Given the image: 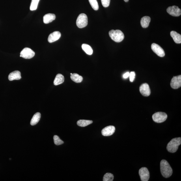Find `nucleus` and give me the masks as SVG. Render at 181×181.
<instances>
[{"label": "nucleus", "instance_id": "obj_1", "mask_svg": "<svg viewBox=\"0 0 181 181\" xmlns=\"http://www.w3.org/2000/svg\"><path fill=\"white\" fill-rule=\"evenodd\" d=\"M160 171L162 176L165 178H169L172 174V169L168 162L162 160L160 162Z\"/></svg>", "mask_w": 181, "mask_h": 181}, {"label": "nucleus", "instance_id": "obj_2", "mask_svg": "<svg viewBox=\"0 0 181 181\" xmlns=\"http://www.w3.org/2000/svg\"><path fill=\"white\" fill-rule=\"evenodd\" d=\"M181 144V138H175L171 140L167 146L168 151L172 153L175 152L178 149V146Z\"/></svg>", "mask_w": 181, "mask_h": 181}, {"label": "nucleus", "instance_id": "obj_3", "mask_svg": "<svg viewBox=\"0 0 181 181\" xmlns=\"http://www.w3.org/2000/svg\"><path fill=\"white\" fill-rule=\"evenodd\" d=\"M109 35L111 39L116 42H120L124 40V34L120 30H112L109 32Z\"/></svg>", "mask_w": 181, "mask_h": 181}, {"label": "nucleus", "instance_id": "obj_4", "mask_svg": "<svg viewBox=\"0 0 181 181\" xmlns=\"http://www.w3.org/2000/svg\"><path fill=\"white\" fill-rule=\"evenodd\" d=\"M88 23V17L85 14H81L77 18L76 21L77 26L80 28L86 27Z\"/></svg>", "mask_w": 181, "mask_h": 181}, {"label": "nucleus", "instance_id": "obj_5", "mask_svg": "<svg viewBox=\"0 0 181 181\" xmlns=\"http://www.w3.org/2000/svg\"><path fill=\"white\" fill-rule=\"evenodd\" d=\"M167 118V114L163 112H157L152 116L153 120L154 121L158 123L165 122Z\"/></svg>", "mask_w": 181, "mask_h": 181}, {"label": "nucleus", "instance_id": "obj_6", "mask_svg": "<svg viewBox=\"0 0 181 181\" xmlns=\"http://www.w3.org/2000/svg\"><path fill=\"white\" fill-rule=\"evenodd\" d=\"M35 55V53L33 50L26 47L21 51L20 57L25 59H29L33 58Z\"/></svg>", "mask_w": 181, "mask_h": 181}, {"label": "nucleus", "instance_id": "obj_7", "mask_svg": "<svg viewBox=\"0 0 181 181\" xmlns=\"http://www.w3.org/2000/svg\"><path fill=\"white\" fill-rule=\"evenodd\" d=\"M139 174L141 181H148L150 178V173L146 167H142L139 170Z\"/></svg>", "mask_w": 181, "mask_h": 181}, {"label": "nucleus", "instance_id": "obj_8", "mask_svg": "<svg viewBox=\"0 0 181 181\" xmlns=\"http://www.w3.org/2000/svg\"><path fill=\"white\" fill-rule=\"evenodd\" d=\"M167 12L170 15L174 17H178L181 14V10L177 6H169L167 8Z\"/></svg>", "mask_w": 181, "mask_h": 181}, {"label": "nucleus", "instance_id": "obj_9", "mask_svg": "<svg viewBox=\"0 0 181 181\" xmlns=\"http://www.w3.org/2000/svg\"><path fill=\"white\" fill-rule=\"evenodd\" d=\"M151 48L154 53L159 57H164L165 53L164 50L158 44L153 43L151 45Z\"/></svg>", "mask_w": 181, "mask_h": 181}, {"label": "nucleus", "instance_id": "obj_10", "mask_svg": "<svg viewBox=\"0 0 181 181\" xmlns=\"http://www.w3.org/2000/svg\"><path fill=\"white\" fill-rule=\"evenodd\" d=\"M171 85L174 89H177L181 87V75L174 77L171 79Z\"/></svg>", "mask_w": 181, "mask_h": 181}, {"label": "nucleus", "instance_id": "obj_11", "mask_svg": "<svg viewBox=\"0 0 181 181\" xmlns=\"http://www.w3.org/2000/svg\"><path fill=\"white\" fill-rule=\"evenodd\" d=\"M115 127L113 126H108L106 127L101 131L103 135L104 136H109L113 135L115 132Z\"/></svg>", "mask_w": 181, "mask_h": 181}, {"label": "nucleus", "instance_id": "obj_12", "mask_svg": "<svg viewBox=\"0 0 181 181\" xmlns=\"http://www.w3.org/2000/svg\"><path fill=\"white\" fill-rule=\"evenodd\" d=\"M140 91L144 96H149L151 94L150 89L149 85L147 84H143L140 87Z\"/></svg>", "mask_w": 181, "mask_h": 181}, {"label": "nucleus", "instance_id": "obj_13", "mask_svg": "<svg viewBox=\"0 0 181 181\" xmlns=\"http://www.w3.org/2000/svg\"><path fill=\"white\" fill-rule=\"evenodd\" d=\"M61 34L59 31H55L50 34L48 37V41L51 43L59 40L61 37Z\"/></svg>", "mask_w": 181, "mask_h": 181}, {"label": "nucleus", "instance_id": "obj_14", "mask_svg": "<svg viewBox=\"0 0 181 181\" xmlns=\"http://www.w3.org/2000/svg\"><path fill=\"white\" fill-rule=\"evenodd\" d=\"M8 78L10 81L19 80L21 78V73L18 70L14 71L10 73L8 75Z\"/></svg>", "mask_w": 181, "mask_h": 181}, {"label": "nucleus", "instance_id": "obj_15", "mask_svg": "<svg viewBox=\"0 0 181 181\" xmlns=\"http://www.w3.org/2000/svg\"><path fill=\"white\" fill-rule=\"evenodd\" d=\"M56 18L55 15L53 14H48L45 15L44 17V22L47 24L54 20Z\"/></svg>", "mask_w": 181, "mask_h": 181}, {"label": "nucleus", "instance_id": "obj_16", "mask_svg": "<svg viewBox=\"0 0 181 181\" xmlns=\"http://www.w3.org/2000/svg\"><path fill=\"white\" fill-rule=\"evenodd\" d=\"M171 35L173 38L174 41L176 44H180L181 43V35L175 31H172L171 32Z\"/></svg>", "mask_w": 181, "mask_h": 181}, {"label": "nucleus", "instance_id": "obj_17", "mask_svg": "<svg viewBox=\"0 0 181 181\" xmlns=\"http://www.w3.org/2000/svg\"><path fill=\"white\" fill-rule=\"evenodd\" d=\"M151 18L149 17L145 16L141 19V24L142 27L143 28H147L149 25Z\"/></svg>", "mask_w": 181, "mask_h": 181}, {"label": "nucleus", "instance_id": "obj_18", "mask_svg": "<svg viewBox=\"0 0 181 181\" xmlns=\"http://www.w3.org/2000/svg\"><path fill=\"white\" fill-rule=\"evenodd\" d=\"M64 78L63 75L61 74H58L55 77L54 81V84L55 86L61 84L64 82Z\"/></svg>", "mask_w": 181, "mask_h": 181}, {"label": "nucleus", "instance_id": "obj_19", "mask_svg": "<svg viewBox=\"0 0 181 181\" xmlns=\"http://www.w3.org/2000/svg\"><path fill=\"white\" fill-rule=\"evenodd\" d=\"M41 114L39 113H37L34 115L32 118L30 124L32 126H34L38 123L41 118Z\"/></svg>", "mask_w": 181, "mask_h": 181}, {"label": "nucleus", "instance_id": "obj_20", "mask_svg": "<svg viewBox=\"0 0 181 181\" xmlns=\"http://www.w3.org/2000/svg\"><path fill=\"white\" fill-rule=\"evenodd\" d=\"M70 78L72 81L76 83H81L83 80L82 77L75 73L71 75Z\"/></svg>", "mask_w": 181, "mask_h": 181}, {"label": "nucleus", "instance_id": "obj_21", "mask_svg": "<svg viewBox=\"0 0 181 181\" xmlns=\"http://www.w3.org/2000/svg\"><path fill=\"white\" fill-rule=\"evenodd\" d=\"M82 48L83 50L87 54L89 55H91L93 53V50L90 45L87 44H84L82 45Z\"/></svg>", "mask_w": 181, "mask_h": 181}, {"label": "nucleus", "instance_id": "obj_22", "mask_svg": "<svg viewBox=\"0 0 181 181\" xmlns=\"http://www.w3.org/2000/svg\"><path fill=\"white\" fill-rule=\"evenodd\" d=\"M93 123L92 120H79L77 122V125L81 127H85Z\"/></svg>", "mask_w": 181, "mask_h": 181}, {"label": "nucleus", "instance_id": "obj_23", "mask_svg": "<svg viewBox=\"0 0 181 181\" xmlns=\"http://www.w3.org/2000/svg\"><path fill=\"white\" fill-rule=\"evenodd\" d=\"M40 0H32L30 10L32 11L35 10L37 8V6Z\"/></svg>", "mask_w": 181, "mask_h": 181}, {"label": "nucleus", "instance_id": "obj_24", "mask_svg": "<svg viewBox=\"0 0 181 181\" xmlns=\"http://www.w3.org/2000/svg\"><path fill=\"white\" fill-rule=\"evenodd\" d=\"M114 179V176L111 173H107L105 174L103 177V181H113Z\"/></svg>", "mask_w": 181, "mask_h": 181}, {"label": "nucleus", "instance_id": "obj_25", "mask_svg": "<svg viewBox=\"0 0 181 181\" xmlns=\"http://www.w3.org/2000/svg\"><path fill=\"white\" fill-rule=\"evenodd\" d=\"M90 5L95 10L99 9V5L97 0H89Z\"/></svg>", "mask_w": 181, "mask_h": 181}, {"label": "nucleus", "instance_id": "obj_26", "mask_svg": "<svg viewBox=\"0 0 181 181\" xmlns=\"http://www.w3.org/2000/svg\"><path fill=\"white\" fill-rule=\"evenodd\" d=\"M54 141L56 145H59L64 143V142L59 138L57 135H55L53 137Z\"/></svg>", "mask_w": 181, "mask_h": 181}, {"label": "nucleus", "instance_id": "obj_27", "mask_svg": "<svg viewBox=\"0 0 181 181\" xmlns=\"http://www.w3.org/2000/svg\"><path fill=\"white\" fill-rule=\"evenodd\" d=\"M101 3L103 7H108L110 3L111 0H101Z\"/></svg>", "mask_w": 181, "mask_h": 181}, {"label": "nucleus", "instance_id": "obj_28", "mask_svg": "<svg viewBox=\"0 0 181 181\" xmlns=\"http://www.w3.org/2000/svg\"><path fill=\"white\" fill-rule=\"evenodd\" d=\"M130 80L131 82H132L134 81L135 77V73L134 72H131L130 73Z\"/></svg>", "mask_w": 181, "mask_h": 181}, {"label": "nucleus", "instance_id": "obj_29", "mask_svg": "<svg viewBox=\"0 0 181 181\" xmlns=\"http://www.w3.org/2000/svg\"><path fill=\"white\" fill-rule=\"evenodd\" d=\"M130 73H129L128 72H127L125 74H124L123 75V78L124 79H127V78H128V77H129V76H130Z\"/></svg>", "mask_w": 181, "mask_h": 181}, {"label": "nucleus", "instance_id": "obj_30", "mask_svg": "<svg viewBox=\"0 0 181 181\" xmlns=\"http://www.w3.org/2000/svg\"><path fill=\"white\" fill-rule=\"evenodd\" d=\"M124 1L126 2H127L129 0H124Z\"/></svg>", "mask_w": 181, "mask_h": 181}]
</instances>
